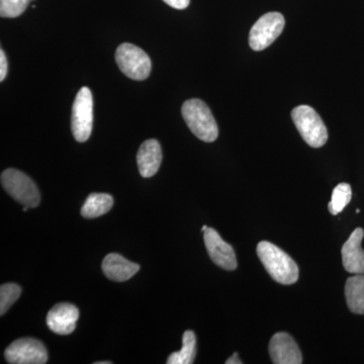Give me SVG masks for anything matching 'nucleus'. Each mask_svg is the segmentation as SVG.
Here are the masks:
<instances>
[{
	"label": "nucleus",
	"mask_w": 364,
	"mask_h": 364,
	"mask_svg": "<svg viewBox=\"0 0 364 364\" xmlns=\"http://www.w3.org/2000/svg\"><path fill=\"white\" fill-rule=\"evenodd\" d=\"M258 257L267 272L275 282L284 286L296 284L299 267L293 258L270 242L262 241L257 245Z\"/></svg>",
	"instance_id": "f257e3e1"
},
{
	"label": "nucleus",
	"mask_w": 364,
	"mask_h": 364,
	"mask_svg": "<svg viewBox=\"0 0 364 364\" xmlns=\"http://www.w3.org/2000/svg\"><path fill=\"white\" fill-rule=\"evenodd\" d=\"M181 114L196 138L207 143L217 140L219 128L210 107L203 100L198 98L186 100L182 105Z\"/></svg>",
	"instance_id": "f03ea898"
},
{
	"label": "nucleus",
	"mask_w": 364,
	"mask_h": 364,
	"mask_svg": "<svg viewBox=\"0 0 364 364\" xmlns=\"http://www.w3.org/2000/svg\"><path fill=\"white\" fill-rule=\"evenodd\" d=\"M291 119L301 138L309 146L321 148L328 140V130L318 112L309 105H299L291 112Z\"/></svg>",
	"instance_id": "7ed1b4c3"
},
{
	"label": "nucleus",
	"mask_w": 364,
	"mask_h": 364,
	"mask_svg": "<svg viewBox=\"0 0 364 364\" xmlns=\"http://www.w3.org/2000/svg\"><path fill=\"white\" fill-rule=\"evenodd\" d=\"M1 184L4 191L21 205L28 208H37L39 205V189L35 182L20 170H4L1 174Z\"/></svg>",
	"instance_id": "20e7f679"
},
{
	"label": "nucleus",
	"mask_w": 364,
	"mask_h": 364,
	"mask_svg": "<svg viewBox=\"0 0 364 364\" xmlns=\"http://www.w3.org/2000/svg\"><path fill=\"white\" fill-rule=\"evenodd\" d=\"M116 62L119 70L129 78L141 81L149 77L152 68L150 57L135 45L130 43L119 45L116 52Z\"/></svg>",
	"instance_id": "39448f33"
},
{
	"label": "nucleus",
	"mask_w": 364,
	"mask_h": 364,
	"mask_svg": "<svg viewBox=\"0 0 364 364\" xmlns=\"http://www.w3.org/2000/svg\"><path fill=\"white\" fill-rule=\"evenodd\" d=\"M93 126V98L90 88L78 91L72 105L71 130L77 142L83 143L90 139Z\"/></svg>",
	"instance_id": "423d86ee"
},
{
	"label": "nucleus",
	"mask_w": 364,
	"mask_h": 364,
	"mask_svg": "<svg viewBox=\"0 0 364 364\" xmlns=\"http://www.w3.org/2000/svg\"><path fill=\"white\" fill-rule=\"evenodd\" d=\"M286 21L279 13H268L254 23L249 36V45L254 51L267 49L282 35Z\"/></svg>",
	"instance_id": "0eeeda50"
},
{
	"label": "nucleus",
	"mask_w": 364,
	"mask_h": 364,
	"mask_svg": "<svg viewBox=\"0 0 364 364\" xmlns=\"http://www.w3.org/2000/svg\"><path fill=\"white\" fill-rule=\"evenodd\" d=\"M4 356L11 364H44L48 361L45 345L35 338L16 340L7 347Z\"/></svg>",
	"instance_id": "6e6552de"
},
{
	"label": "nucleus",
	"mask_w": 364,
	"mask_h": 364,
	"mask_svg": "<svg viewBox=\"0 0 364 364\" xmlns=\"http://www.w3.org/2000/svg\"><path fill=\"white\" fill-rule=\"evenodd\" d=\"M203 240L208 255L215 265L230 272L236 269L238 263L233 247L223 240L215 229L208 227L203 232Z\"/></svg>",
	"instance_id": "1a4fd4ad"
},
{
	"label": "nucleus",
	"mask_w": 364,
	"mask_h": 364,
	"mask_svg": "<svg viewBox=\"0 0 364 364\" xmlns=\"http://www.w3.org/2000/svg\"><path fill=\"white\" fill-rule=\"evenodd\" d=\"M269 354L275 364H301L303 355L293 337L287 333L273 335L269 343Z\"/></svg>",
	"instance_id": "9d476101"
},
{
	"label": "nucleus",
	"mask_w": 364,
	"mask_h": 364,
	"mask_svg": "<svg viewBox=\"0 0 364 364\" xmlns=\"http://www.w3.org/2000/svg\"><path fill=\"white\" fill-rule=\"evenodd\" d=\"M79 311L75 306L61 303L53 306L47 315V326L58 335H69L75 330Z\"/></svg>",
	"instance_id": "9b49d317"
},
{
	"label": "nucleus",
	"mask_w": 364,
	"mask_h": 364,
	"mask_svg": "<svg viewBox=\"0 0 364 364\" xmlns=\"http://www.w3.org/2000/svg\"><path fill=\"white\" fill-rule=\"evenodd\" d=\"M363 237V229L358 228L352 232L342 247V262L345 270L353 274L364 273V250L361 247Z\"/></svg>",
	"instance_id": "f8f14e48"
},
{
	"label": "nucleus",
	"mask_w": 364,
	"mask_h": 364,
	"mask_svg": "<svg viewBox=\"0 0 364 364\" xmlns=\"http://www.w3.org/2000/svg\"><path fill=\"white\" fill-rule=\"evenodd\" d=\"M162 161V150L159 142L154 139L145 141L136 153V164L141 176L148 178L154 176Z\"/></svg>",
	"instance_id": "ddd939ff"
},
{
	"label": "nucleus",
	"mask_w": 364,
	"mask_h": 364,
	"mask_svg": "<svg viewBox=\"0 0 364 364\" xmlns=\"http://www.w3.org/2000/svg\"><path fill=\"white\" fill-rule=\"evenodd\" d=\"M102 272L114 282H126L140 270V265L132 262L117 253L107 254L102 261Z\"/></svg>",
	"instance_id": "4468645a"
},
{
	"label": "nucleus",
	"mask_w": 364,
	"mask_h": 364,
	"mask_svg": "<svg viewBox=\"0 0 364 364\" xmlns=\"http://www.w3.org/2000/svg\"><path fill=\"white\" fill-rule=\"evenodd\" d=\"M345 298L352 313L364 315V273L355 274L347 279Z\"/></svg>",
	"instance_id": "2eb2a0df"
},
{
	"label": "nucleus",
	"mask_w": 364,
	"mask_h": 364,
	"mask_svg": "<svg viewBox=\"0 0 364 364\" xmlns=\"http://www.w3.org/2000/svg\"><path fill=\"white\" fill-rule=\"evenodd\" d=\"M114 198L107 193H91L81 208V215L85 219H95L112 210Z\"/></svg>",
	"instance_id": "dca6fc26"
},
{
	"label": "nucleus",
	"mask_w": 364,
	"mask_h": 364,
	"mask_svg": "<svg viewBox=\"0 0 364 364\" xmlns=\"http://www.w3.org/2000/svg\"><path fill=\"white\" fill-rule=\"evenodd\" d=\"M196 355V337L191 330L184 332L181 350L170 354L167 364H191Z\"/></svg>",
	"instance_id": "f3484780"
},
{
	"label": "nucleus",
	"mask_w": 364,
	"mask_h": 364,
	"mask_svg": "<svg viewBox=\"0 0 364 364\" xmlns=\"http://www.w3.org/2000/svg\"><path fill=\"white\" fill-rule=\"evenodd\" d=\"M352 189L350 184L340 183L334 188L332 193L331 202L328 203V210L333 215L340 214L345 207L350 203Z\"/></svg>",
	"instance_id": "a211bd4d"
},
{
	"label": "nucleus",
	"mask_w": 364,
	"mask_h": 364,
	"mask_svg": "<svg viewBox=\"0 0 364 364\" xmlns=\"http://www.w3.org/2000/svg\"><path fill=\"white\" fill-rule=\"evenodd\" d=\"M21 294V287L18 284H4L0 287V315L4 316L9 310Z\"/></svg>",
	"instance_id": "6ab92c4d"
},
{
	"label": "nucleus",
	"mask_w": 364,
	"mask_h": 364,
	"mask_svg": "<svg viewBox=\"0 0 364 364\" xmlns=\"http://www.w3.org/2000/svg\"><path fill=\"white\" fill-rule=\"evenodd\" d=\"M32 0H0V16L1 18H18L25 13Z\"/></svg>",
	"instance_id": "aec40b11"
},
{
	"label": "nucleus",
	"mask_w": 364,
	"mask_h": 364,
	"mask_svg": "<svg viewBox=\"0 0 364 364\" xmlns=\"http://www.w3.org/2000/svg\"><path fill=\"white\" fill-rule=\"evenodd\" d=\"M7 59L4 50H0V81H4L7 74Z\"/></svg>",
	"instance_id": "412c9836"
},
{
	"label": "nucleus",
	"mask_w": 364,
	"mask_h": 364,
	"mask_svg": "<svg viewBox=\"0 0 364 364\" xmlns=\"http://www.w3.org/2000/svg\"><path fill=\"white\" fill-rule=\"evenodd\" d=\"M163 1L176 9H186L191 4V0H163Z\"/></svg>",
	"instance_id": "4be33fe9"
},
{
	"label": "nucleus",
	"mask_w": 364,
	"mask_h": 364,
	"mask_svg": "<svg viewBox=\"0 0 364 364\" xmlns=\"http://www.w3.org/2000/svg\"><path fill=\"white\" fill-rule=\"evenodd\" d=\"M241 359L238 358V353L237 352H235L233 355L231 356V358H228V360L226 361V364H242Z\"/></svg>",
	"instance_id": "5701e85b"
},
{
	"label": "nucleus",
	"mask_w": 364,
	"mask_h": 364,
	"mask_svg": "<svg viewBox=\"0 0 364 364\" xmlns=\"http://www.w3.org/2000/svg\"><path fill=\"white\" fill-rule=\"evenodd\" d=\"M95 364H112L111 361H100V363H95Z\"/></svg>",
	"instance_id": "b1692460"
},
{
	"label": "nucleus",
	"mask_w": 364,
	"mask_h": 364,
	"mask_svg": "<svg viewBox=\"0 0 364 364\" xmlns=\"http://www.w3.org/2000/svg\"><path fill=\"white\" fill-rule=\"evenodd\" d=\"M28 207H26V205H23V212H28Z\"/></svg>",
	"instance_id": "393cba45"
},
{
	"label": "nucleus",
	"mask_w": 364,
	"mask_h": 364,
	"mask_svg": "<svg viewBox=\"0 0 364 364\" xmlns=\"http://www.w3.org/2000/svg\"><path fill=\"white\" fill-rule=\"evenodd\" d=\"M207 229H208V226H203V227L202 228V231H203V232H205V230H207Z\"/></svg>",
	"instance_id": "a878e982"
}]
</instances>
